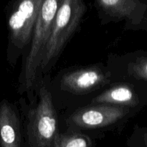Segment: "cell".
I'll return each instance as SVG.
<instances>
[{"label":"cell","instance_id":"5","mask_svg":"<svg viewBox=\"0 0 147 147\" xmlns=\"http://www.w3.org/2000/svg\"><path fill=\"white\" fill-rule=\"evenodd\" d=\"M136 112L137 110L125 106L105 103L93 104L73 113L67 123L70 129L78 131L103 129L128 119Z\"/></svg>","mask_w":147,"mask_h":147},{"label":"cell","instance_id":"1","mask_svg":"<svg viewBox=\"0 0 147 147\" xmlns=\"http://www.w3.org/2000/svg\"><path fill=\"white\" fill-rule=\"evenodd\" d=\"M43 0H14L7 15V59L14 66L30 45L34 24Z\"/></svg>","mask_w":147,"mask_h":147},{"label":"cell","instance_id":"6","mask_svg":"<svg viewBox=\"0 0 147 147\" xmlns=\"http://www.w3.org/2000/svg\"><path fill=\"white\" fill-rule=\"evenodd\" d=\"M106 14L125 20L127 28L147 32V1L144 0H97Z\"/></svg>","mask_w":147,"mask_h":147},{"label":"cell","instance_id":"11","mask_svg":"<svg viewBox=\"0 0 147 147\" xmlns=\"http://www.w3.org/2000/svg\"><path fill=\"white\" fill-rule=\"evenodd\" d=\"M129 147H147V126H136L128 141Z\"/></svg>","mask_w":147,"mask_h":147},{"label":"cell","instance_id":"9","mask_svg":"<svg viewBox=\"0 0 147 147\" xmlns=\"http://www.w3.org/2000/svg\"><path fill=\"white\" fill-rule=\"evenodd\" d=\"M126 74L128 78L147 83V52L140 50L129 56L126 65Z\"/></svg>","mask_w":147,"mask_h":147},{"label":"cell","instance_id":"10","mask_svg":"<svg viewBox=\"0 0 147 147\" xmlns=\"http://www.w3.org/2000/svg\"><path fill=\"white\" fill-rule=\"evenodd\" d=\"M53 147H91V140L81 131L69 129L65 133H60Z\"/></svg>","mask_w":147,"mask_h":147},{"label":"cell","instance_id":"8","mask_svg":"<svg viewBox=\"0 0 147 147\" xmlns=\"http://www.w3.org/2000/svg\"><path fill=\"white\" fill-rule=\"evenodd\" d=\"M0 147H23L18 113L6 99L0 102Z\"/></svg>","mask_w":147,"mask_h":147},{"label":"cell","instance_id":"3","mask_svg":"<svg viewBox=\"0 0 147 147\" xmlns=\"http://www.w3.org/2000/svg\"><path fill=\"white\" fill-rule=\"evenodd\" d=\"M86 11L83 0L62 1L44 49L40 69H47L58 57L77 29Z\"/></svg>","mask_w":147,"mask_h":147},{"label":"cell","instance_id":"2","mask_svg":"<svg viewBox=\"0 0 147 147\" xmlns=\"http://www.w3.org/2000/svg\"><path fill=\"white\" fill-rule=\"evenodd\" d=\"M63 0H43L34 30L30 47L20 78V90H28L34 84L56 14Z\"/></svg>","mask_w":147,"mask_h":147},{"label":"cell","instance_id":"4","mask_svg":"<svg viewBox=\"0 0 147 147\" xmlns=\"http://www.w3.org/2000/svg\"><path fill=\"white\" fill-rule=\"evenodd\" d=\"M59 134L58 120L51 93L43 86L40 90L37 106L29 113L27 131L29 147H53Z\"/></svg>","mask_w":147,"mask_h":147},{"label":"cell","instance_id":"7","mask_svg":"<svg viewBox=\"0 0 147 147\" xmlns=\"http://www.w3.org/2000/svg\"><path fill=\"white\" fill-rule=\"evenodd\" d=\"M111 73L98 65H91L69 72L63 76L61 86L64 90L75 93H90L111 80Z\"/></svg>","mask_w":147,"mask_h":147}]
</instances>
